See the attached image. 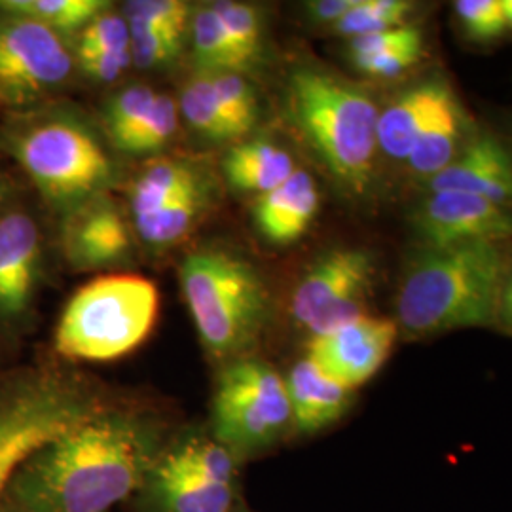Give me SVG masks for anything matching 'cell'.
I'll list each match as a JSON object with an SVG mask.
<instances>
[{
  "mask_svg": "<svg viewBox=\"0 0 512 512\" xmlns=\"http://www.w3.org/2000/svg\"><path fill=\"white\" fill-rule=\"evenodd\" d=\"M397 336L395 321L361 315L338 329L313 336L308 359L330 380L353 391L384 366Z\"/></svg>",
  "mask_w": 512,
  "mask_h": 512,
  "instance_id": "cell-12",
  "label": "cell"
},
{
  "mask_svg": "<svg viewBox=\"0 0 512 512\" xmlns=\"http://www.w3.org/2000/svg\"><path fill=\"white\" fill-rule=\"evenodd\" d=\"M181 285L203 348L213 357H238L255 344L268 319L270 296L253 264L203 249L184 258Z\"/></svg>",
  "mask_w": 512,
  "mask_h": 512,
  "instance_id": "cell-4",
  "label": "cell"
},
{
  "mask_svg": "<svg viewBox=\"0 0 512 512\" xmlns=\"http://www.w3.org/2000/svg\"><path fill=\"white\" fill-rule=\"evenodd\" d=\"M0 512H2V511H0Z\"/></svg>",
  "mask_w": 512,
  "mask_h": 512,
  "instance_id": "cell-45",
  "label": "cell"
},
{
  "mask_svg": "<svg viewBox=\"0 0 512 512\" xmlns=\"http://www.w3.org/2000/svg\"><path fill=\"white\" fill-rule=\"evenodd\" d=\"M211 6L217 12L226 35L236 46L247 67L253 65L256 57L262 52V19L258 16L256 8L232 0H222Z\"/></svg>",
  "mask_w": 512,
  "mask_h": 512,
  "instance_id": "cell-30",
  "label": "cell"
},
{
  "mask_svg": "<svg viewBox=\"0 0 512 512\" xmlns=\"http://www.w3.org/2000/svg\"><path fill=\"white\" fill-rule=\"evenodd\" d=\"M414 4L404 0H357L334 29L342 37L357 38L408 25Z\"/></svg>",
  "mask_w": 512,
  "mask_h": 512,
  "instance_id": "cell-28",
  "label": "cell"
},
{
  "mask_svg": "<svg viewBox=\"0 0 512 512\" xmlns=\"http://www.w3.org/2000/svg\"><path fill=\"white\" fill-rule=\"evenodd\" d=\"M101 408L92 393L69 380L42 376L0 393V495L19 467Z\"/></svg>",
  "mask_w": 512,
  "mask_h": 512,
  "instance_id": "cell-7",
  "label": "cell"
},
{
  "mask_svg": "<svg viewBox=\"0 0 512 512\" xmlns=\"http://www.w3.org/2000/svg\"><path fill=\"white\" fill-rule=\"evenodd\" d=\"M203 207L202 186H194L177 200L164 205L160 211L135 220L139 236L150 245L162 247L184 238L198 219Z\"/></svg>",
  "mask_w": 512,
  "mask_h": 512,
  "instance_id": "cell-27",
  "label": "cell"
},
{
  "mask_svg": "<svg viewBox=\"0 0 512 512\" xmlns=\"http://www.w3.org/2000/svg\"><path fill=\"white\" fill-rule=\"evenodd\" d=\"M179 105L165 93H158L154 105L147 116L139 122V126L129 133L120 143V150L145 154L165 147V143L177 133L179 128Z\"/></svg>",
  "mask_w": 512,
  "mask_h": 512,
  "instance_id": "cell-29",
  "label": "cell"
},
{
  "mask_svg": "<svg viewBox=\"0 0 512 512\" xmlns=\"http://www.w3.org/2000/svg\"><path fill=\"white\" fill-rule=\"evenodd\" d=\"M158 459L148 425L101 410L27 459L8 492L21 512H109L147 484Z\"/></svg>",
  "mask_w": 512,
  "mask_h": 512,
  "instance_id": "cell-1",
  "label": "cell"
},
{
  "mask_svg": "<svg viewBox=\"0 0 512 512\" xmlns=\"http://www.w3.org/2000/svg\"><path fill=\"white\" fill-rule=\"evenodd\" d=\"M289 114L332 179L363 196L374 177L380 109L368 93L319 67H296Z\"/></svg>",
  "mask_w": 512,
  "mask_h": 512,
  "instance_id": "cell-3",
  "label": "cell"
},
{
  "mask_svg": "<svg viewBox=\"0 0 512 512\" xmlns=\"http://www.w3.org/2000/svg\"><path fill=\"white\" fill-rule=\"evenodd\" d=\"M156 95L158 93L152 92L147 86H131L110 101L109 109L105 112V126L116 147H120V143L147 116Z\"/></svg>",
  "mask_w": 512,
  "mask_h": 512,
  "instance_id": "cell-32",
  "label": "cell"
},
{
  "mask_svg": "<svg viewBox=\"0 0 512 512\" xmlns=\"http://www.w3.org/2000/svg\"><path fill=\"white\" fill-rule=\"evenodd\" d=\"M505 243L421 249L397 291V329L410 338L497 327Z\"/></svg>",
  "mask_w": 512,
  "mask_h": 512,
  "instance_id": "cell-2",
  "label": "cell"
},
{
  "mask_svg": "<svg viewBox=\"0 0 512 512\" xmlns=\"http://www.w3.org/2000/svg\"><path fill=\"white\" fill-rule=\"evenodd\" d=\"M107 6L101 0H2L0 14L33 19L63 35L84 29Z\"/></svg>",
  "mask_w": 512,
  "mask_h": 512,
  "instance_id": "cell-22",
  "label": "cell"
},
{
  "mask_svg": "<svg viewBox=\"0 0 512 512\" xmlns=\"http://www.w3.org/2000/svg\"><path fill=\"white\" fill-rule=\"evenodd\" d=\"M160 311L156 285L133 274L103 275L74 293L55 330V348L67 359L114 361L139 348Z\"/></svg>",
  "mask_w": 512,
  "mask_h": 512,
  "instance_id": "cell-5",
  "label": "cell"
},
{
  "mask_svg": "<svg viewBox=\"0 0 512 512\" xmlns=\"http://www.w3.org/2000/svg\"><path fill=\"white\" fill-rule=\"evenodd\" d=\"M179 112L192 128L209 139L228 141L239 137L220 103L219 93L209 73H198L184 84Z\"/></svg>",
  "mask_w": 512,
  "mask_h": 512,
  "instance_id": "cell-24",
  "label": "cell"
},
{
  "mask_svg": "<svg viewBox=\"0 0 512 512\" xmlns=\"http://www.w3.org/2000/svg\"><path fill=\"white\" fill-rule=\"evenodd\" d=\"M291 425L285 378L274 366L238 359L226 366L213 399L215 439L234 454L272 446Z\"/></svg>",
  "mask_w": 512,
  "mask_h": 512,
  "instance_id": "cell-8",
  "label": "cell"
},
{
  "mask_svg": "<svg viewBox=\"0 0 512 512\" xmlns=\"http://www.w3.org/2000/svg\"><path fill=\"white\" fill-rule=\"evenodd\" d=\"M291 404V425L313 435L330 427L348 412L351 391L325 376L310 359H302L285 378Z\"/></svg>",
  "mask_w": 512,
  "mask_h": 512,
  "instance_id": "cell-18",
  "label": "cell"
},
{
  "mask_svg": "<svg viewBox=\"0 0 512 512\" xmlns=\"http://www.w3.org/2000/svg\"><path fill=\"white\" fill-rule=\"evenodd\" d=\"M501 6H503V14L507 21V29H512V0H501Z\"/></svg>",
  "mask_w": 512,
  "mask_h": 512,
  "instance_id": "cell-42",
  "label": "cell"
},
{
  "mask_svg": "<svg viewBox=\"0 0 512 512\" xmlns=\"http://www.w3.org/2000/svg\"><path fill=\"white\" fill-rule=\"evenodd\" d=\"M148 494L162 512H228L234 486L213 484L169 467L162 459L148 476Z\"/></svg>",
  "mask_w": 512,
  "mask_h": 512,
  "instance_id": "cell-20",
  "label": "cell"
},
{
  "mask_svg": "<svg viewBox=\"0 0 512 512\" xmlns=\"http://www.w3.org/2000/svg\"><path fill=\"white\" fill-rule=\"evenodd\" d=\"M40 270V232L27 213L0 217V317L18 319L29 310Z\"/></svg>",
  "mask_w": 512,
  "mask_h": 512,
  "instance_id": "cell-14",
  "label": "cell"
},
{
  "mask_svg": "<svg viewBox=\"0 0 512 512\" xmlns=\"http://www.w3.org/2000/svg\"><path fill=\"white\" fill-rule=\"evenodd\" d=\"M131 33V59L141 69H152L164 65L181 52L183 37L165 33L143 23H128Z\"/></svg>",
  "mask_w": 512,
  "mask_h": 512,
  "instance_id": "cell-33",
  "label": "cell"
},
{
  "mask_svg": "<svg viewBox=\"0 0 512 512\" xmlns=\"http://www.w3.org/2000/svg\"><path fill=\"white\" fill-rule=\"evenodd\" d=\"M131 33L126 18L110 12H101L82 29L78 48L105 50V52H124L129 50Z\"/></svg>",
  "mask_w": 512,
  "mask_h": 512,
  "instance_id": "cell-37",
  "label": "cell"
},
{
  "mask_svg": "<svg viewBox=\"0 0 512 512\" xmlns=\"http://www.w3.org/2000/svg\"><path fill=\"white\" fill-rule=\"evenodd\" d=\"M471 128L473 124L467 120L456 93L450 88L440 97L439 105L429 116L416 147L406 160L410 171L425 183L439 175L456 158Z\"/></svg>",
  "mask_w": 512,
  "mask_h": 512,
  "instance_id": "cell-19",
  "label": "cell"
},
{
  "mask_svg": "<svg viewBox=\"0 0 512 512\" xmlns=\"http://www.w3.org/2000/svg\"><path fill=\"white\" fill-rule=\"evenodd\" d=\"M0 105H2V103H0Z\"/></svg>",
  "mask_w": 512,
  "mask_h": 512,
  "instance_id": "cell-44",
  "label": "cell"
},
{
  "mask_svg": "<svg viewBox=\"0 0 512 512\" xmlns=\"http://www.w3.org/2000/svg\"><path fill=\"white\" fill-rule=\"evenodd\" d=\"M6 192H8V188H6V184L0 181V203L4 202V198H6Z\"/></svg>",
  "mask_w": 512,
  "mask_h": 512,
  "instance_id": "cell-43",
  "label": "cell"
},
{
  "mask_svg": "<svg viewBox=\"0 0 512 512\" xmlns=\"http://www.w3.org/2000/svg\"><path fill=\"white\" fill-rule=\"evenodd\" d=\"M192 44L200 73H239L247 67L226 35L213 6H202L192 18Z\"/></svg>",
  "mask_w": 512,
  "mask_h": 512,
  "instance_id": "cell-26",
  "label": "cell"
},
{
  "mask_svg": "<svg viewBox=\"0 0 512 512\" xmlns=\"http://www.w3.org/2000/svg\"><path fill=\"white\" fill-rule=\"evenodd\" d=\"M421 249L465 243H505L512 238V205L490 202L456 190H435L423 196L410 217Z\"/></svg>",
  "mask_w": 512,
  "mask_h": 512,
  "instance_id": "cell-11",
  "label": "cell"
},
{
  "mask_svg": "<svg viewBox=\"0 0 512 512\" xmlns=\"http://www.w3.org/2000/svg\"><path fill=\"white\" fill-rule=\"evenodd\" d=\"M63 249L80 270L109 266L128 255V224L112 203L95 196L71 211L63 228Z\"/></svg>",
  "mask_w": 512,
  "mask_h": 512,
  "instance_id": "cell-15",
  "label": "cell"
},
{
  "mask_svg": "<svg viewBox=\"0 0 512 512\" xmlns=\"http://www.w3.org/2000/svg\"><path fill=\"white\" fill-rule=\"evenodd\" d=\"M497 327L512 334V249H507L505 272L499 294V310H497Z\"/></svg>",
  "mask_w": 512,
  "mask_h": 512,
  "instance_id": "cell-40",
  "label": "cell"
},
{
  "mask_svg": "<svg viewBox=\"0 0 512 512\" xmlns=\"http://www.w3.org/2000/svg\"><path fill=\"white\" fill-rule=\"evenodd\" d=\"M8 147L40 194L55 205L78 207L114 177L109 156L92 131L65 114L21 124Z\"/></svg>",
  "mask_w": 512,
  "mask_h": 512,
  "instance_id": "cell-6",
  "label": "cell"
},
{
  "mask_svg": "<svg viewBox=\"0 0 512 512\" xmlns=\"http://www.w3.org/2000/svg\"><path fill=\"white\" fill-rule=\"evenodd\" d=\"M423 55V38L404 44L399 48H391L378 54L363 55V57H351L357 71L372 76V78H397L412 69Z\"/></svg>",
  "mask_w": 512,
  "mask_h": 512,
  "instance_id": "cell-36",
  "label": "cell"
},
{
  "mask_svg": "<svg viewBox=\"0 0 512 512\" xmlns=\"http://www.w3.org/2000/svg\"><path fill=\"white\" fill-rule=\"evenodd\" d=\"M211 78L219 93L220 103L239 137L249 133L258 120V101L253 88L239 73H215L211 74Z\"/></svg>",
  "mask_w": 512,
  "mask_h": 512,
  "instance_id": "cell-31",
  "label": "cell"
},
{
  "mask_svg": "<svg viewBox=\"0 0 512 512\" xmlns=\"http://www.w3.org/2000/svg\"><path fill=\"white\" fill-rule=\"evenodd\" d=\"M425 190H456L512 205V150L495 133L473 124L456 158L425 183Z\"/></svg>",
  "mask_w": 512,
  "mask_h": 512,
  "instance_id": "cell-13",
  "label": "cell"
},
{
  "mask_svg": "<svg viewBox=\"0 0 512 512\" xmlns=\"http://www.w3.org/2000/svg\"><path fill=\"white\" fill-rule=\"evenodd\" d=\"M162 461L169 467L198 476L213 484H228L232 486L236 476V454L220 444L219 440L192 437L175 446L171 452L162 456Z\"/></svg>",
  "mask_w": 512,
  "mask_h": 512,
  "instance_id": "cell-25",
  "label": "cell"
},
{
  "mask_svg": "<svg viewBox=\"0 0 512 512\" xmlns=\"http://www.w3.org/2000/svg\"><path fill=\"white\" fill-rule=\"evenodd\" d=\"M355 2L357 0H317L311 2L308 12L313 21L329 23L334 27L355 6Z\"/></svg>",
  "mask_w": 512,
  "mask_h": 512,
  "instance_id": "cell-41",
  "label": "cell"
},
{
  "mask_svg": "<svg viewBox=\"0 0 512 512\" xmlns=\"http://www.w3.org/2000/svg\"><path fill=\"white\" fill-rule=\"evenodd\" d=\"M421 38H423V35H421L418 27L403 25V27L389 29V31H382V33L351 38L349 52H351V57H363V55L378 54V52H385V50H391V48H399V46L416 42Z\"/></svg>",
  "mask_w": 512,
  "mask_h": 512,
  "instance_id": "cell-39",
  "label": "cell"
},
{
  "mask_svg": "<svg viewBox=\"0 0 512 512\" xmlns=\"http://www.w3.org/2000/svg\"><path fill=\"white\" fill-rule=\"evenodd\" d=\"M190 8L181 0H135L126 4V21L143 23L165 33L183 37Z\"/></svg>",
  "mask_w": 512,
  "mask_h": 512,
  "instance_id": "cell-35",
  "label": "cell"
},
{
  "mask_svg": "<svg viewBox=\"0 0 512 512\" xmlns=\"http://www.w3.org/2000/svg\"><path fill=\"white\" fill-rule=\"evenodd\" d=\"M465 35L478 42H490L507 31L501 0H459L454 4Z\"/></svg>",
  "mask_w": 512,
  "mask_h": 512,
  "instance_id": "cell-34",
  "label": "cell"
},
{
  "mask_svg": "<svg viewBox=\"0 0 512 512\" xmlns=\"http://www.w3.org/2000/svg\"><path fill=\"white\" fill-rule=\"evenodd\" d=\"M224 171L228 183L239 192L262 196L285 183L296 165L293 156L272 141H251L228 152Z\"/></svg>",
  "mask_w": 512,
  "mask_h": 512,
  "instance_id": "cell-21",
  "label": "cell"
},
{
  "mask_svg": "<svg viewBox=\"0 0 512 512\" xmlns=\"http://www.w3.org/2000/svg\"><path fill=\"white\" fill-rule=\"evenodd\" d=\"M198 184L200 183L196 173L181 162H158L150 165L133 186V217L135 220L143 219L160 211L164 205L177 200Z\"/></svg>",
  "mask_w": 512,
  "mask_h": 512,
  "instance_id": "cell-23",
  "label": "cell"
},
{
  "mask_svg": "<svg viewBox=\"0 0 512 512\" xmlns=\"http://www.w3.org/2000/svg\"><path fill=\"white\" fill-rule=\"evenodd\" d=\"M61 35L37 21L0 16V103L23 107L54 92L71 73Z\"/></svg>",
  "mask_w": 512,
  "mask_h": 512,
  "instance_id": "cell-10",
  "label": "cell"
},
{
  "mask_svg": "<svg viewBox=\"0 0 512 512\" xmlns=\"http://www.w3.org/2000/svg\"><path fill=\"white\" fill-rule=\"evenodd\" d=\"M448 90L450 84L446 80L431 76L397 93L378 114V150L384 152L387 158L406 164L429 116Z\"/></svg>",
  "mask_w": 512,
  "mask_h": 512,
  "instance_id": "cell-16",
  "label": "cell"
},
{
  "mask_svg": "<svg viewBox=\"0 0 512 512\" xmlns=\"http://www.w3.org/2000/svg\"><path fill=\"white\" fill-rule=\"evenodd\" d=\"M374 260L365 249H336L321 256L294 289L291 315L300 329L321 336L366 315Z\"/></svg>",
  "mask_w": 512,
  "mask_h": 512,
  "instance_id": "cell-9",
  "label": "cell"
},
{
  "mask_svg": "<svg viewBox=\"0 0 512 512\" xmlns=\"http://www.w3.org/2000/svg\"><path fill=\"white\" fill-rule=\"evenodd\" d=\"M76 55H78L80 69L101 82H112V80L120 78L122 73L133 63L131 50L105 52V50L78 48Z\"/></svg>",
  "mask_w": 512,
  "mask_h": 512,
  "instance_id": "cell-38",
  "label": "cell"
},
{
  "mask_svg": "<svg viewBox=\"0 0 512 512\" xmlns=\"http://www.w3.org/2000/svg\"><path fill=\"white\" fill-rule=\"evenodd\" d=\"M319 202V188L313 177L304 169H296L285 183L258 196L256 226L272 243H293L310 228Z\"/></svg>",
  "mask_w": 512,
  "mask_h": 512,
  "instance_id": "cell-17",
  "label": "cell"
}]
</instances>
